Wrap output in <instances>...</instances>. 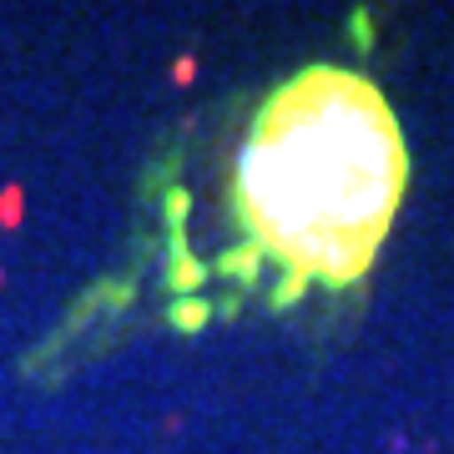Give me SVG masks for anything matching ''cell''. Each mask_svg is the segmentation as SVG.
<instances>
[{"mask_svg": "<svg viewBox=\"0 0 454 454\" xmlns=\"http://www.w3.org/2000/svg\"><path fill=\"white\" fill-rule=\"evenodd\" d=\"M409 157L379 86L309 66L278 86L238 157V212L293 283L369 273L404 202Z\"/></svg>", "mask_w": 454, "mask_h": 454, "instance_id": "1", "label": "cell"}]
</instances>
